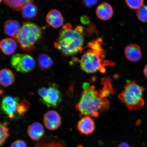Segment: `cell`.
I'll use <instances>...</instances> for the list:
<instances>
[{
    "mask_svg": "<svg viewBox=\"0 0 147 147\" xmlns=\"http://www.w3.org/2000/svg\"><path fill=\"white\" fill-rule=\"evenodd\" d=\"M111 94L105 88L97 91L94 86H91L82 92L75 108L82 116L98 117L100 113L109 109V102L107 97Z\"/></svg>",
    "mask_w": 147,
    "mask_h": 147,
    "instance_id": "obj_1",
    "label": "cell"
},
{
    "mask_svg": "<svg viewBox=\"0 0 147 147\" xmlns=\"http://www.w3.org/2000/svg\"><path fill=\"white\" fill-rule=\"evenodd\" d=\"M83 31V28L80 26L73 28L70 24H66L54 42L55 47L65 56H72L81 52L84 42Z\"/></svg>",
    "mask_w": 147,
    "mask_h": 147,
    "instance_id": "obj_2",
    "label": "cell"
},
{
    "mask_svg": "<svg viewBox=\"0 0 147 147\" xmlns=\"http://www.w3.org/2000/svg\"><path fill=\"white\" fill-rule=\"evenodd\" d=\"M101 42L98 39L88 43L87 47L89 49L80 60L81 69L86 73L93 74L97 71L104 73L106 71L105 67L110 63L104 60L105 52Z\"/></svg>",
    "mask_w": 147,
    "mask_h": 147,
    "instance_id": "obj_3",
    "label": "cell"
},
{
    "mask_svg": "<svg viewBox=\"0 0 147 147\" xmlns=\"http://www.w3.org/2000/svg\"><path fill=\"white\" fill-rule=\"evenodd\" d=\"M42 36L40 27L31 22H25L14 39L20 44L22 51L31 52L35 49V45L41 40Z\"/></svg>",
    "mask_w": 147,
    "mask_h": 147,
    "instance_id": "obj_4",
    "label": "cell"
},
{
    "mask_svg": "<svg viewBox=\"0 0 147 147\" xmlns=\"http://www.w3.org/2000/svg\"><path fill=\"white\" fill-rule=\"evenodd\" d=\"M145 88L139 85L135 80L126 83L122 92L119 97L123 104L130 110L140 109L144 106L145 101L143 98Z\"/></svg>",
    "mask_w": 147,
    "mask_h": 147,
    "instance_id": "obj_5",
    "label": "cell"
},
{
    "mask_svg": "<svg viewBox=\"0 0 147 147\" xmlns=\"http://www.w3.org/2000/svg\"><path fill=\"white\" fill-rule=\"evenodd\" d=\"M38 93L41 102L48 107H56L62 102L61 93L56 84H51L47 88H40Z\"/></svg>",
    "mask_w": 147,
    "mask_h": 147,
    "instance_id": "obj_6",
    "label": "cell"
},
{
    "mask_svg": "<svg viewBox=\"0 0 147 147\" xmlns=\"http://www.w3.org/2000/svg\"><path fill=\"white\" fill-rule=\"evenodd\" d=\"M11 65L18 72L28 73L34 69L36 62L31 55L25 54H16L12 57Z\"/></svg>",
    "mask_w": 147,
    "mask_h": 147,
    "instance_id": "obj_7",
    "label": "cell"
},
{
    "mask_svg": "<svg viewBox=\"0 0 147 147\" xmlns=\"http://www.w3.org/2000/svg\"><path fill=\"white\" fill-rule=\"evenodd\" d=\"M20 101L18 97L10 96H7L3 98L1 109L9 119H13L18 116V111Z\"/></svg>",
    "mask_w": 147,
    "mask_h": 147,
    "instance_id": "obj_8",
    "label": "cell"
},
{
    "mask_svg": "<svg viewBox=\"0 0 147 147\" xmlns=\"http://www.w3.org/2000/svg\"><path fill=\"white\" fill-rule=\"evenodd\" d=\"M43 122L47 129L56 130L60 127L61 124V117L57 112L54 110H50L44 115Z\"/></svg>",
    "mask_w": 147,
    "mask_h": 147,
    "instance_id": "obj_9",
    "label": "cell"
},
{
    "mask_svg": "<svg viewBox=\"0 0 147 147\" xmlns=\"http://www.w3.org/2000/svg\"><path fill=\"white\" fill-rule=\"evenodd\" d=\"M77 129L81 134L88 135L93 134L95 129L94 121L89 116H84L78 121Z\"/></svg>",
    "mask_w": 147,
    "mask_h": 147,
    "instance_id": "obj_10",
    "label": "cell"
},
{
    "mask_svg": "<svg viewBox=\"0 0 147 147\" xmlns=\"http://www.w3.org/2000/svg\"><path fill=\"white\" fill-rule=\"evenodd\" d=\"M49 25L55 28H59L63 24L64 18L61 13L56 9H53L48 12L46 18Z\"/></svg>",
    "mask_w": 147,
    "mask_h": 147,
    "instance_id": "obj_11",
    "label": "cell"
},
{
    "mask_svg": "<svg viewBox=\"0 0 147 147\" xmlns=\"http://www.w3.org/2000/svg\"><path fill=\"white\" fill-rule=\"evenodd\" d=\"M124 54L127 59L133 62L139 61L142 57L140 47L136 44H131L127 46L125 48Z\"/></svg>",
    "mask_w": 147,
    "mask_h": 147,
    "instance_id": "obj_12",
    "label": "cell"
},
{
    "mask_svg": "<svg viewBox=\"0 0 147 147\" xmlns=\"http://www.w3.org/2000/svg\"><path fill=\"white\" fill-rule=\"evenodd\" d=\"M96 14L99 19L103 21H107L110 19L113 15V7L109 3H103L97 7Z\"/></svg>",
    "mask_w": 147,
    "mask_h": 147,
    "instance_id": "obj_13",
    "label": "cell"
},
{
    "mask_svg": "<svg viewBox=\"0 0 147 147\" xmlns=\"http://www.w3.org/2000/svg\"><path fill=\"white\" fill-rule=\"evenodd\" d=\"M45 129L42 125L38 122H34L29 125L28 128L27 134L33 140H39L43 136Z\"/></svg>",
    "mask_w": 147,
    "mask_h": 147,
    "instance_id": "obj_14",
    "label": "cell"
},
{
    "mask_svg": "<svg viewBox=\"0 0 147 147\" xmlns=\"http://www.w3.org/2000/svg\"><path fill=\"white\" fill-rule=\"evenodd\" d=\"M0 47L2 52L5 55H11L17 49V43L13 38H3L0 42Z\"/></svg>",
    "mask_w": 147,
    "mask_h": 147,
    "instance_id": "obj_15",
    "label": "cell"
},
{
    "mask_svg": "<svg viewBox=\"0 0 147 147\" xmlns=\"http://www.w3.org/2000/svg\"><path fill=\"white\" fill-rule=\"evenodd\" d=\"M18 22L14 20H8L5 22L4 30L5 34L14 38L21 29Z\"/></svg>",
    "mask_w": 147,
    "mask_h": 147,
    "instance_id": "obj_16",
    "label": "cell"
},
{
    "mask_svg": "<svg viewBox=\"0 0 147 147\" xmlns=\"http://www.w3.org/2000/svg\"><path fill=\"white\" fill-rule=\"evenodd\" d=\"M15 80L14 73L10 69H3L0 71V82L3 87H7L11 85Z\"/></svg>",
    "mask_w": 147,
    "mask_h": 147,
    "instance_id": "obj_17",
    "label": "cell"
},
{
    "mask_svg": "<svg viewBox=\"0 0 147 147\" xmlns=\"http://www.w3.org/2000/svg\"><path fill=\"white\" fill-rule=\"evenodd\" d=\"M33 2L26 3L21 10V14L24 19H32L36 16L38 8L36 5L33 4Z\"/></svg>",
    "mask_w": 147,
    "mask_h": 147,
    "instance_id": "obj_18",
    "label": "cell"
},
{
    "mask_svg": "<svg viewBox=\"0 0 147 147\" xmlns=\"http://www.w3.org/2000/svg\"><path fill=\"white\" fill-rule=\"evenodd\" d=\"M37 61L38 67L43 70L50 69L54 64V62L50 57L45 53L39 55Z\"/></svg>",
    "mask_w": 147,
    "mask_h": 147,
    "instance_id": "obj_19",
    "label": "cell"
},
{
    "mask_svg": "<svg viewBox=\"0 0 147 147\" xmlns=\"http://www.w3.org/2000/svg\"><path fill=\"white\" fill-rule=\"evenodd\" d=\"M34 1L29 0H5L3 1L4 3L10 8L16 11L21 10L23 7L26 3Z\"/></svg>",
    "mask_w": 147,
    "mask_h": 147,
    "instance_id": "obj_20",
    "label": "cell"
},
{
    "mask_svg": "<svg viewBox=\"0 0 147 147\" xmlns=\"http://www.w3.org/2000/svg\"><path fill=\"white\" fill-rule=\"evenodd\" d=\"M0 130H1L0 145L1 146L4 144L9 136L8 123L7 122V121H3L1 123Z\"/></svg>",
    "mask_w": 147,
    "mask_h": 147,
    "instance_id": "obj_21",
    "label": "cell"
},
{
    "mask_svg": "<svg viewBox=\"0 0 147 147\" xmlns=\"http://www.w3.org/2000/svg\"><path fill=\"white\" fill-rule=\"evenodd\" d=\"M30 103L26 99L24 98L20 101L18 111V116L24 117L25 113L30 108Z\"/></svg>",
    "mask_w": 147,
    "mask_h": 147,
    "instance_id": "obj_22",
    "label": "cell"
},
{
    "mask_svg": "<svg viewBox=\"0 0 147 147\" xmlns=\"http://www.w3.org/2000/svg\"><path fill=\"white\" fill-rule=\"evenodd\" d=\"M136 15L140 21L143 22H147V5H143L138 9Z\"/></svg>",
    "mask_w": 147,
    "mask_h": 147,
    "instance_id": "obj_23",
    "label": "cell"
},
{
    "mask_svg": "<svg viewBox=\"0 0 147 147\" xmlns=\"http://www.w3.org/2000/svg\"><path fill=\"white\" fill-rule=\"evenodd\" d=\"M127 5L129 8L134 10L138 9L143 5L144 1L143 0H134L125 1Z\"/></svg>",
    "mask_w": 147,
    "mask_h": 147,
    "instance_id": "obj_24",
    "label": "cell"
},
{
    "mask_svg": "<svg viewBox=\"0 0 147 147\" xmlns=\"http://www.w3.org/2000/svg\"><path fill=\"white\" fill-rule=\"evenodd\" d=\"M98 1L96 0H91V1H88V0H84L82 1L83 4L84 6H85L87 8H91L94 5H96Z\"/></svg>",
    "mask_w": 147,
    "mask_h": 147,
    "instance_id": "obj_25",
    "label": "cell"
},
{
    "mask_svg": "<svg viewBox=\"0 0 147 147\" xmlns=\"http://www.w3.org/2000/svg\"><path fill=\"white\" fill-rule=\"evenodd\" d=\"M10 147H27V146L24 141L21 140H18L13 142Z\"/></svg>",
    "mask_w": 147,
    "mask_h": 147,
    "instance_id": "obj_26",
    "label": "cell"
},
{
    "mask_svg": "<svg viewBox=\"0 0 147 147\" xmlns=\"http://www.w3.org/2000/svg\"><path fill=\"white\" fill-rule=\"evenodd\" d=\"M80 20L81 22L84 25H88L90 22V20L88 16L84 15L80 18Z\"/></svg>",
    "mask_w": 147,
    "mask_h": 147,
    "instance_id": "obj_27",
    "label": "cell"
},
{
    "mask_svg": "<svg viewBox=\"0 0 147 147\" xmlns=\"http://www.w3.org/2000/svg\"><path fill=\"white\" fill-rule=\"evenodd\" d=\"M118 147H131L129 146L127 143L123 142L119 144Z\"/></svg>",
    "mask_w": 147,
    "mask_h": 147,
    "instance_id": "obj_28",
    "label": "cell"
},
{
    "mask_svg": "<svg viewBox=\"0 0 147 147\" xmlns=\"http://www.w3.org/2000/svg\"><path fill=\"white\" fill-rule=\"evenodd\" d=\"M143 73H144L145 76L147 78V64L144 67V70H143Z\"/></svg>",
    "mask_w": 147,
    "mask_h": 147,
    "instance_id": "obj_29",
    "label": "cell"
}]
</instances>
